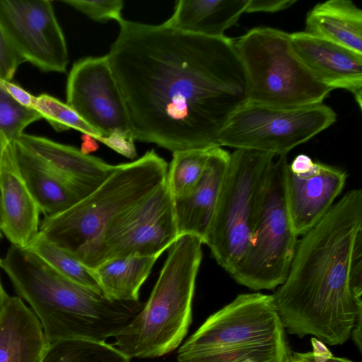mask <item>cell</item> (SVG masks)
<instances>
[{
	"label": "cell",
	"instance_id": "cell-1",
	"mask_svg": "<svg viewBox=\"0 0 362 362\" xmlns=\"http://www.w3.org/2000/svg\"><path fill=\"white\" fill-rule=\"evenodd\" d=\"M107 54L134 140L171 152L218 146L229 117L247 103L233 40L165 23L122 19Z\"/></svg>",
	"mask_w": 362,
	"mask_h": 362
},
{
	"label": "cell",
	"instance_id": "cell-2",
	"mask_svg": "<svg viewBox=\"0 0 362 362\" xmlns=\"http://www.w3.org/2000/svg\"><path fill=\"white\" fill-rule=\"evenodd\" d=\"M361 296L362 189H354L302 235L272 296L289 334L332 346L351 337Z\"/></svg>",
	"mask_w": 362,
	"mask_h": 362
},
{
	"label": "cell",
	"instance_id": "cell-3",
	"mask_svg": "<svg viewBox=\"0 0 362 362\" xmlns=\"http://www.w3.org/2000/svg\"><path fill=\"white\" fill-rule=\"evenodd\" d=\"M0 267L37 317L48 343L74 339L106 341L144 305L140 301L110 300L102 293L83 287L28 248L11 245Z\"/></svg>",
	"mask_w": 362,
	"mask_h": 362
},
{
	"label": "cell",
	"instance_id": "cell-4",
	"mask_svg": "<svg viewBox=\"0 0 362 362\" xmlns=\"http://www.w3.org/2000/svg\"><path fill=\"white\" fill-rule=\"evenodd\" d=\"M199 238L183 235L168 248L152 292L112 344L129 358H153L180 346L192 322L196 279L202 259Z\"/></svg>",
	"mask_w": 362,
	"mask_h": 362
},
{
	"label": "cell",
	"instance_id": "cell-5",
	"mask_svg": "<svg viewBox=\"0 0 362 362\" xmlns=\"http://www.w3.org/2000/svg\"><path fill=\"white\" fill-rule=\"evenodd\" d=\"M168 165L152 149L117 165L94 191L69 209L45 216L39 232L71 255L94 239L115 216L141 202L165 182Z\"/></svg>",
	"mask_w": 362,
	"mask_h": 362
},
{
	"label": "cell",
	"instance_id": "cell-6",
	"mask_svg": "<svg viewBox=\"0 0 362 362\" xmlns=\"http://www.w3.org/2000/svg\"><path fill=\"white\" fill-rule=\"evenodd\" d=\"M234 42L246 76L247 103L298 107L322 103L332 90L302 62L289 33L258 27Z\"/></svg>",
	"mask_w": 362,
	"mask_h": 362
},
{
	"label": "cell",
	"instance_id": "cell-7",
	"mask_svg": "<svg viewBox=\"0 0 362 362\" xmlns=\"http://www.w3.org/2000/svg\"><path fill=\"white\" fill-rule=\"evenodd\" d=\"M276 156L235 149L204 242L230 274L248 250Z\"/></svg>",
	"mask_w": 362,
	"mask_h": 362
},
{
	"label": "cell",
	"instance_id": "cell-8",
	"mask_svg": "<svg viewBox=\"0 0 362 362\" xmlns=\"http://www.w3.org/2000/svg\"><path fill=\"white\" fill-rule=\"evenodd\" d=\"M286 156L276 157L251 244L230 274L253 291L272 290L285 281L298 243L287 207L284 175Z\"/></svg>",
	"mask_w": 362,
	"mask_h": 362
},
{
	"label": "cell",
	"instance_id": "cell-9",
	"mask_svg": "<svg viewBox=\"0 0 362 362\" xmlns=\"http://www.w3.org/2000/svg\"><path fill=\"white\" fill-rule=\"evenodd\" d=\"M174 198L165 181L110 221L74 255L88 268L118 258L158 256L178 238Z\"/></svg>",
	"mask_w": 362,
	"mask_h": 362
},
{
	"label": "cell",
	"instance_id": "cell-10",
	"mask_svg": "<svg viewBox=\"0 0 362 362\" xmlns=\"http://www.w3.org/2000/svg\"><path fill=\"white\" fill-rule=\"evenodd\" d=\"M335 121L334 110L323 103L279 107L246 103L229 117L218 134L217 144L286 156Z\"/></svg>",
	"mask_w": 362,
	"mask_h": 362
},
{
	"label": "cell",
	"instance_id": "cell-11",
	"mask_svg": "<svg viewBox=\"0 0 362 362\" xmlns=\"http://www.w3.org/2000/svg\"><path fill=\"white\" fill-rule=\"evenodd\" d=\"M285 338L272 295L243 293L211 315L179 348L177 358L204 356Z\"/></svg>",
	"mask_w": 362,
	"mask_h": 362
},
{
	"label": "cell",
	"instance_id": "cell-12",
	"mask_svg": "<svg viewBox=\"0 0 362 362\" xmlns=\"http://www.w3.org/2000/svg\"><path fill=\"white\" fill-rule=\"evenodd\" d=\"M0 25L25 62L46 72H66L68 49L52 1L0 0Z\"/></svg>",
	"mask_w": 362,
	"mask_h": 362
},
{
	"label": "cell",
	"instance_id": "cell-13",
	"mask_svg": "<svg viewBox=\"0 0 362 362\" xmlns=\"http://www.w3.org/2000/svg\"><path fill=\"white\" fill-rule=\"evenodd\" d=\"M66 103L100 137L115 132L131 134L125 104L107 54L74 64L67 78Z\"/></svg>",
	"mask_w": 362,
	"mask_h": 362
},
{
	"label": "cell",
	"instance_id": "cell-14",
	"mask_svg": "<svg viewBox=\"0 0 362 362\" xmlns=\"http://www.w3.org/2000/svg\"><path fill=\"white\" fill-rule=\"evenodd\" d=\"M347 179L340 168L314 161L306 171L296 173L286 166L284 175L287 207L298 236L311 229L329 210Z\"/></svg>",
	"mask_w": 362,
	"mask_h": 362
},
{
	"label": "cell",
	"instance_id": "cell-15",
	"mask_svg": "<svg viewBox=\"0 0 362 362\" xmlns=\"http://www.w3.org/2000/svg\"><path fill=\"white\" fill-rule=\"evenodd\" d=\"M293 50L317 80L351 92L361 108L362 54L306 32L290 34Z\"/></svg>",
	"mask_w": 362,
	"mask_h": 362
},
{
	"label": "cell",
	"instance_id": "cell-16",
	"mask_svg": "<svg viewBox=\"0 0 362 362\" xmlns=\"http://www.w3.org/2000/svg\"><path fill=\"white\" fill-rule=\"evenodd\" d=\"M230 160V153L213 146L205 169L192 190L174 198L178 235H191L204 244Z\"/></svg>",
	"mask_w": 362,
	"mask_h": 362
},
{
	"label": "cell",
	"instance_id": "cell-17",
	"mask_svg": "<svg viewBox=\"0 0 362 362\" xmlns=\"http://www.w3.org/2000/svg\"><path fill=\"white\" fill-rule=\"evenodd\" d=\"M3 235L11 245L26 248L39 233V206L16 167L12 141L6 146L0 165Z\"/></svg>",
	"mask_w": 362,
	"mask_h": 362
},
{
	"label": "cell",
	"instance_id": "cell-18",
	"mask_svg": "<svg viewBox=\"0 0 362 362\" xmlns=\"http://www.w3.org/2000/svg\"><path fill=\"white\" fill-rule=\"evenodd\" d=\"M16 141L42 160L60 178L86 195L100 185L117 166L45 137L23 133Z\"/></svg>",
	"mask_w": 362,
	"mask_h": 362
},
{
	"label": "cell",
	"instance_id": "cell-19",
	"mask_svg": "<svg viewBox=\"0 0 362 362\" xmlns=\"http://www.w3.org/2000/svg\"><path fill=\"white\" fill-rule=\"evenodd\" d=\"M48 344L31 308L9 296L0 313V362H40Z\"/></svg>",
	"mask_w": 362,
	"mask_h": 362
},
{
	"label": "cell",
	"instance_id": "cell-20",
	"mask_svg": "<svg viewBox=\"0 0 362 362\" xmlns=\"http://www.w3.org/2000/svg\"><path fill=\"white\" fill-rule=\"evenodd\" d=\"M12 149L18 170L45 216L59 214L87 196L18 141H12Z\"/></svg>",
	"mask_w": 362,
	"mask_h": 362
},
{
	"label": "cell",
	"instance_id": "cell-21",
	"mask_svg": "<svg viewBox=\"0 0 362 362\" xmlns=\"http://www.w3.org/2000/svg\"><path fill=\"white\" fill-rule=\"evenodd\" d=\"M247 0H180L172 16L164 23L192 34L218 37L225 36L245 13Z\"/></svg>",
	"mask_w": 362,
	"mask_h": 362
},
{
	"label": "cell",
	"instance_id": "cell-22",
	"mask_svg": "<svg viewBox=\"0 0 362 362\" xmlns=\"http://www.w3.org/2000/svg\"><path fill=\"white\" fill-rule=\"evenodd\" d=\"M305 32L362 54V11L351 1L315 5L307 14Z\"/></svg>",
	"mask_w": 362,
	"mask_h": 362
},
{
	"label": "cell",
	"instance_id": "cell-23",
	"mask_svg": "<svg viewBox=\"0 0 362 362\" xmlns=\"http://www.w3.org/2000/svg\"><path fill=\"white\" fill-rule=\"evenodd\" d=\"M158 257L118 258L90 270L105 298L114 301L137 302L140 288Z\"/></svg>",
	"mask_w": 362,
	"mask_h": 362
},
{
	"label": "cell",
	"instance_id": "cell-24",
	"mask_svg": "<svg viewBox=\"0 0 362 362\" xmlns=\"http://www.w3.org/2000/svg\"><path fill=\"white\" fill-rule=\"evenodd\" d=\"M106 341L64 339L49 343L40 362H130Z\"/></svg>",
	"mask_w": 362,
	"mask_h": 362
},
{
	"label": "cell",
	"instance_id": "cell-25",
	"mask_svg": "<svg viewBox=\"0 0 362 362\" xmlns=\"http://www.w3.org/2000/svg\"><path fill=\"white\" fill-rule=\"evenodd\" d=\"M26 248L68 279L83 287L102 293L90 269L69 252L49 241L40 232Z\"/></svg>",
	"mask_w": 362,
	"mask_h": 362
},
{
	"label": "cell",
	"instance_id": "cell-26",
	"mask_svg": "<svg viewBox=\"0 0 362 362\" xmlns=\"http://www.w3.org/2000/svg\"><path fill=\"white\" fill-rule=\"evenodd\" d=\"M213 146L173 153L166 182L173 197L188 194L202 176Z\"/></svg>",
	"mask_w": 362,
	"mask_h": 362
},
{
	"label": "cell",
	"instance_id": "cell-27",
	"mask_svg": "<svg viewBox=\"0 0 362 362\" xmlns=\"http://www.w3.org/2000/svg\"><path fill=\"white\" fill-rule=\"evenodd\" d=\"M288 347L284 338L217 354L183 358L177 362H284Z\"/></svg>",
	"mask_w": 362,
	"mask_h": 362
},
{
	"label": "cell",
	"instance_id": "cell-28",
	"mask_svg": "<svg viewBox=\"0 0 362 362\" xmlns=\"http://www.w3.org/2000/svg\"><path fill=\"white\" fill-rule=\"evenodd\" d=\"M33 109L57 132L72 128L97 141L100 138L70 106L50 95L42 93L36 96Z\"/></svg>",
	"mask_w": 362,
	"mask_h": 362
},
{
	"label": "cell",
	"instance_id": "cell-29",
	"mask_svg": "<svg viewBox=\"0 0 362 362\" xmlns=\"http://www.w3.org/2000/svg\"><path fill=\"white\" fill-rule=\"evenodd\" d=\"M41 119L37 111L22 105L0 88V136L16 141L25 127Z\"/></svg>",
	"mask_w": 362,
	"mask_h": 362
},
{
	"label": "cell",
	"instance_id": "cell-30",
	"mask_svg": "<svg viewBox=\"0 0 362 362\" xmlns=\"http://www.w3.org/2000/svg\"><path fill=\"white\" fill-rule=\"evenodd\" d=\"M62 2L98 22L115 20L119 23L123 19L122 11L124 7V2L122 0H67Z\"/></svg>",
	"mask_w": 362,
	"mask_h": 362
},
{
	"label": "cell",
	"instance_id": "cell-31",
	"mask_svg": "<svg viewBox=\"0 0 362 362\" xmlns=\"http://www.w3.org/2000/svg\"><path fill=\"white\" fill-rule=\"evenodd\" d=\"M23 62L25 61L13 48L0 25V78L11 81Z\"/></svg>",
	"mask_w": 362,
	"mask_h": 362
},
{
	"label": "cell",
	"instance_id": "cell-32",
	"mask_svg": "<svg viewBox=\"0 0 362 362\" xmlns=\"http://www.w3.org/2000/svg\"><path fill=\"white\" fill-rule=\"evenodd\" d=\"M99 141L128 158L133 159L137 156L134 140L130 133L115 132L107 137H100Z\"/></svg>",
	"mask_w": 362,
	"mask_h": 362
},
{
	"label": "cell",
	"instance_id": "cell-33",
	"mask_svg": "<svg viewBox=\"0 0 362 362\" xmlns=\"http://www.w3.org/2000/svg\"><path fill=\"white\" fill-rule=\"evenodd\" d=\"M296 2V0H247L245 13L278 12L288 8Z\"/></svg>",
	"mask_w": 362,
	"mask_h": 362
},
{
	"label": "cell",
	"instance_id": "cell-34",
	"mask_svg": "<svg viewBox=\"0 0 362 362\" xmlns=\"http://www.w3.org/2000/svg\"><path fill=\"white\" fill-rule=\"evenodd\" d=\"M0 88L22 105L33 109L36 96L33 95L20 86L11 81L0 78Z\"/></svg>",
	"mask_w": 362,
	"mask_h": 362
},
{
	"label": "cell",
	"instance_id": "cell-35",
	"mask_svg": "<svg viewBox=\"0 0 362 362\" xmlns=\"http://www.w3.org/2000/svg\"><path fill=\"white\" fill-rule=\"evenodd\" d=\"M326 358L327 357L315 356L312 351L306 353L292 351L288 347L284 362H324Z\"/></svg>",
	"mask_w": 362,
	"mask_h": 362
},
{
	"label": "cell",
	"instance_id": "cell-36",
	"mask_svg": "<svg viewBox=\"0 0 362 362\" xmlns=\"http://www.w3.org/2000/svg\"><path fill=\"white\" fill-rule=\"evenodd\" d=\"M362 313H359L354 323L351 337L352 338L354 344L358 347V350L361 351L362 349Z\"/></svg>",
	"mask_w": 362,
	"mask_h": 362
},
{
	"label": "cell",
	"instance_id": "cell-37",
	"mask_svg": "<svg viewBox=\"0 0 362 362\" xmlns=\"http://www.w3.org/2000/svg\"><path fill=\"white\" fill-rule=\"evenodd\" d=\"M311 343L313 346L312 352L314 355L322 357H328L332 355V353L325 344L317 338H311Z\"/></svg>",
	"mask_w": 362,
	"mask_h": 362
},
{
	"label": "cell",
	"instance_id": "cell-38",
	"mask_svg": "<svg viewBox=\"0 0 362 362\" xmlns=\"http://www.w3.org/2000/svg\"><path fill=\"white\" fill-rule=\"evenodd\" d=\"M82 139L83 143L80 151L83 154L89 155V153L95 151L98 148V145L96 142V140L91 136L83 134Z\"/></svg>",
	"mask_w": 362,
	"mask_h": 362
},
{
	"label": "cell",
	"instance_id": "cell-39",
	"mask_svg": "<svg viewBox=\"0 0 362 362\" xmlns=\"http://www.w3.org/2000/svg\"><path fill=\"white\" fill-rule=\"evenodd\" d=\"M9 296L6 293L5 290L4 289V287L2 286L1 279H0V313L8 299Z\"/></svg>",
	"mask_w": 362,
	"mask_h": 362
},
{
	"label": "cell",
	"instance_id": "cell-40",
	"mask_svg": "<svg viewBox=\"0 0 362 362\" xmlns=\"http://www.w3.org/2000/svg\"><path fill=\"white\" fill-rule=\"evenodd\" d=\"M8 142H11V141H7L5 138L0 136V165H1V161L3 159L4 153L6 146Z\"/></svg>",
	"mask_w": 362,
	"mask_h": 362
},
{
	"label": "cell",
	"instance_id": "cell-41",
	"mask_svg": "<svg viewBox=\"0 0 362 362\" xmlns=\"http://www.w3.org/2000/svg\"><path fill=\"white\" fill-rule=\"evenodd\" d=\"M324 362H355L345 358L334 356L332 354L325 358Z\"/></svg>",
	"mask_w": 362,
	"mask_h": 362
},
{
	"label": "cell",
	"instance_id": "cell-42",
	"mask_svg": "<svg viewBox=\"0 0 362 362\" xmlns=\"http://www.w3.org/2000/svg\"><path fill=\"white\" fill-rule=\"evenodd\" d=\"M1 226H2V212H1V189H0V241L3 238Z\"/></svg>",
	"mask_w": 362,
	"mask_h": 362
},
{
	"label": "cell",
	"instance_id": "cell-43",
	"mask_svg": "<svg viewBox=\"0 0 362 362\" xmlns=\"http://www.w3.org/2000/svg\"><path fill=\"white\" fill-rule=\"evenodd\" d=\"M1 259H0V263H1Z\"/></svg>",
	"mask_w": 362,
	"mask_h": 362
}]
</instances>
